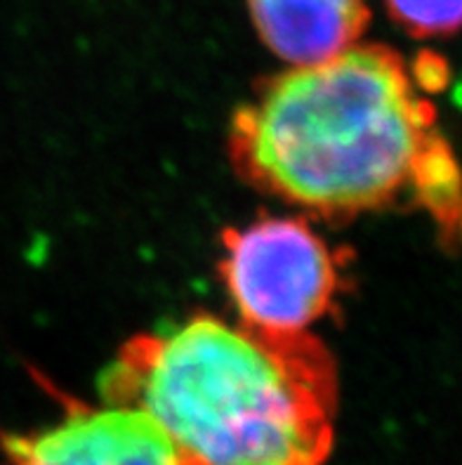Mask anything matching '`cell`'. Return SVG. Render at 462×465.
Instances as JSON below:
<instances>
[{
  "label": "cell",
  "mask_w": 462,
  "mask_h": 465,
  "mask_svg": "<svg viewBox=\"0 0 462 465\" xmlns=\"http://www.w3.org/2000/svg\"><path fill=\"white\" fill-rule=\"evenodd\" d=\"M385 5L394 22L420 38L462 29V0H385Z\"/></svg>",
  "instance_id": "obj_6"
},
{
  "label": "cell",
  "mask_w": 462,
  "mask_h": 465,
  "mask_svg": "<svg viewBox=\"0 0 462 465\" xmlns=\"http://www.w3.org/2000/svg\"><path fill=\"white\" fill-rule=\"evenodd\" d=\"M224 289L239 322L267 333H311L335 310L339 260L302 218H260L224 234Z\"/></svg>",
  "instance_id": "obj_3"
},
{
  "label": "cell",
  "mask_w": 462,
  "mask_h": 465,
  "mask_svg": "<svg viewBox=\"0 0 462 465\" xmlns=\"http://www.w3.org/2000/svg\"><path fill=\"white\" fill-rule=\"evenodd\" d=\"M456 227L462 232V211H460V215H457V220H456Z\"/></svg>",
  "instance_id": "obj_7"
},
{
  "label": "cell",
  "mask_w": 462,
  "mask_h": 465,
  "mask_svg": "<svg viewBox=\"0 0 462 465\" xmlns=\"http://www.w3.org/2000/svg\"><path fill=\"white\" fill-rule=\"evenodd\" d=\"M100 390L152 416L182 465H323L333 451L338 373L314 333L196 314L130 338Z\"/></svg>",
  "instance_id": "obj_1"
},
{
  "label": "cell",
  "mask_w": 462,
  "mask_h": 465,
  "mask_svg": "<svg viewBox=\"0 0 462 465\" xmlns=\"http://www.w3.org/2000/svg\"><path fill=\"white\" fill-rule=\"evenodd\" d=\"M437 137L432 104L404 57L357 43L267 78L236 109L229 153L264 194L347 220L413 194L418 165Z\"/></svg>",
  "instance_id": "obj_2"
},
{
  "label": "cell",
  "mask_w": 462,
  "mask_h": 465,
  "mask_svg": "<svg viewBox=\"0 0 462 465\" xmlns=\"http://www.w3.org/2000/svg\"><path fill=\"white\" fill-rule=\"evenodd\" d=\"M260 41L288 66H311L361 43L366 0H246Z\"/></svg>",
  "instance_id": "obj_5"
},
{
  "label": "cell",
  "mask_w": 462,
  "mask_h": 465,
  "mask_svg": "<svg viewBox=\"0 0 462 465\" xmlns=\"http://www.w3.org/2000/svg\"><path fill=\"white\" fill-rule=\"evenodd\" d=\"M7 465H182L156 420L128 404L64 400L54 423L3 437Z\"/></svg>",
  "instance_id": "obj_4"
}]
</instances>
